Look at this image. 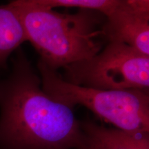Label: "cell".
<instances>
[{"label":"cell","instance_id":"1","mask_svg":"<svg viewBox=\"0 0 149 149\" xmlns=\"http://www.w3.org/2000/svg\"><path fill=\"white\" fill-rule=\"evenodd\" d=\"M0 81V149H81L84 135L72 109L43 91L23 49Z\"/></svg>","mask_w":149,"mask_h":149},{"label":"cell","instance_id":"2","mask_svg":"<svg viewBox=\"0 0 149 149\" xmlns=\"http://www.w3.org/2000/svg\"><path fill=\"white\" fill-rule=\"evenodd\" d=\"M9 3L19 16L27 42L40 54V60L55 70L96 55L107 40L102 30L106 17L97 11L61 13L31 0Z\"/></svg>","mask_w":149,"mask_h":149},{"label":"cell","instance_id":"3","mask_svg":"<svg viewBox=\"0 0 149 149\" xmlns=\"http://www.w3.org/2000/svg\"><path fill=\"white\" fill-rule=\"evenodd\" d=\"M43 91L53 100L73 109L81 105L105 122L133 133L149 134L148 91L100 90L72 84L39 59Z\"/></svg>","mask_w":149,"mask_h":149},{"label":"cell","instance_id":"4","mask_svg":"<svg viewBox=\"0 0 149 149\" xmlns=\"http://www.w3.org/2000/svg\"><path fill=\"white\" fill-rule=\"evenodd\" d=\"M65 81L100 90L148 91L149 56L125 44L110 42L91 58L64 67Z\"/></svg>","mask_w":149,"mask_h":149},{"label":"cell","instance_id":"5","mask_svg":"<svg viewBox=\"0 0 149 149\" xmlns=\"http://www.w3.org/2000/svg\"><path fill=\"white\" fill-rule=\"evenodd\" d=\"M102 30L108 42L123 43L149 56V1H121L106 17Z\"/></svg>","mask_w":149,"mask_h":149},{"label":"cell","instance_id":"6","mask_svg":"<svg viewBox=\"0 0 149 149\" xmlns=\"http://www.w3.org/2000/svg\"><path fill=\"white\" fill-rule=\"evenodd\" d=\"M84 135L81 149H149V134L129 133L88 121L81 122Z\"/></svg>","mask_w":149,"mask_h":149},{"label":"cell","instance_id":"7","mask_svg":"<svg viewBox=\"0 0 149 149\" xmlns=\"http://www.w3.org/2000/svg\"><path fill=\"white\" fill-rule=\"evenodd\" d=\"M26 37L17 11L10 3L0 6V69L8 68V60Z\"/></svg>","mask_w":149,"mask_h":149},{"label":"cell","instance_id":"8","mask_svg":"<svg viewBox=\"0 0 149 149\" xmlns=\"http://www.w3.org/2000/svg\"><path fill=\"white\" fill-rule=\"evenodd\" d=\"M33 4L42 8L53 9L58 7L77 8L95 10L109 16L120 4V0H31Z\"/></svg>","mask_w":149,"mask_h":149}]
</instances>
